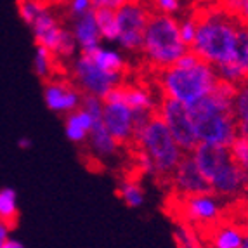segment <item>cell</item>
I'll return each mask as SVG.
<instances>
[{"mask_svg":"<svg viewBox=\"0 0 248 248\" xmlns=\"http://www.w3.org/2000/svg\"><path fill=\"white\" fill-rule=\"evenodd\" d=\"M238 85L217 80L212 92L189 106L198 142L229 146L238 136V122L232 111Z\"/></svg>","mask_w":248,"mask_h":248,"instance_id":"6da1fadb","label":"cell"},{"mask_svg":"<svg viewBox=\"0 0 248 248\" xmlns=\"http://www.w3.org/2000/svg\"><path fill=\"white\" fill-rule=\"evenodd\" d=\"M219 77L210 62L187 50L174 66L156 71V89L163 97L181 101L186 106L208 95Z\"/></svg>","mask_w":248,"mask_h":248,"instance_id":"7a4b0ae2","label":"cell"},{"mask_svg":"<svg viewBox=\"0 0 248 248\" xmlns=\"http://www.w3.org/2000/svg\"><path fill=\"white\" fill-rule=\"evenodd\" d=\"M195 14L198 28L189 50L212 66L228 62L234 52L240 21L217 4Z\"/></svg>","mask_w":248,"mask_h":248,"instance_id":"3957f363","label":"cell"},{"mask_svg":"<svg viewBox=\"0 0 248 248\" xmlns=\"http://www.w3.org/2000/svg\"><path fill=\"white\" fill-rule=\"evenodd\" d=\"M189 50L179 33V19L172 14L151 13L144 30L142 58L155 71L174 66Z\"/></svg>","mask_w":248,"mask_h":248,"instance_id":"277c9868","label":"cell"},{"mask_svg":"<svg viewBox=\"0 0 248 248\" xmlns=\"http://www.w3.org/2000/svg\"><path fill=\"white\" fill-rule=\"evenodd\" d=\"M132 146L142 149L153 160L156 170L155 179L165 182L169 187L170 175L174 174L175 167L186 153L182 151V148L177 144L174 136L170 134L167 125L156 113L136 132Z\"/></svg>","mask_w":248,"mask_h":248,"instance_id":"5b68a950","label":"cell"},{"mask_svg":"<svg viewBox=\"0 0 248 248\" xmlns=\"http://www.w3.org/2000/svg\"><path fill=\"white\" fill-rule=\"evenodd\" d=\"M172 202H174L172 208H175L179 215L177 220L191 224L202 232H207L215 224L220 222L226 217L228 207L231 205L215 195L214 191L186 196V198L172 196Z\"/></svg>","mask_w":248,"mask_h":248,"instance_id":"8992f818","label":"cell"},{"mask_svg":"<svg viewBox=\"0 0 248 248\" xmlns=\"http://www.w3.org/2000/svg\"><path fill=\"white\" fill-rule=\"evenodd\" d=\"M71 80L83 94H91L104 99L109 91L125 82V77L104 71L94 62V59L85 52H78L71 59L70 66Z\"/></svg>","mask_w":248,"mask_h":248,"instance_id":"52a82bcc","label":"cell"},{"mask_svg":"<svg viewBox=\"0 0 248 248\" xmlns=\"http://www.w3.org/2000/svg\"><path fill=\"white\" fill-rule=\"evenodd\" d=\"M30 28H31L37 46H44L46 49H49L58 59L71 61L80 50L73 31L62 28L56 14L50 13L49 9L44 14H40Z\"/></svg>","mask_w":248,"mask_h":248,"instance_id":"ba28073f","label":"cell"},{"mask_svg":"<svg viewBox=\"0 0 248 248\" xmlns=\"http://www.w3.org/2000/svg\"><path fill=\"white\" fill-rule=\"evenodd\" d=\"M156 115L160 116L170 134L174 136L177 144L182 148L184 153H191L198 144V137L195 132V125L191 118L189 106L181 101L170 99V97H160L156 108Z\"/></svg>","mask_w":248,"mask_h":248,"instance_id":"9c48e42d","label":"cell"},{"mask_svg":"<svg viewBox=\"0 0 248 248\" xmlns=\"http://www.w3.org/2000/svg\"><path fill=\"white\" fill-rule=\"evenodd\" d=\"M151 13L153 11H149L142 0H128L127 4L116 11L118 30H120L116 44H120L122 49L128 52H141L144 30Z\"/></svg>","mask_w":248,"mask_h":248,"instance_id":"30bf717a","label":"cell"},{"mask_svg":"<svg viewBox=\"0 0 248 248\" xmlns=\"http://www.w3.org/2000/svg\"><path fill=\"white\" fill-rule=\"evenodd\" d=\"M83 92L73 83V80L54 77L44 83L46 106L56 115H70L82 106Z\"/></svg>","mask_w":248,"mask_h":248,"instance_id":"8fae6325","label":"cell"},{"mask_svg":"<svg viewBox=\"0 0 248 248\" xmlns=\"http://www.w3.org/2000/svg\"><path fill=\"white\" fill-rule=\"evenodd\" d=\"M103 124L120 146H132L136 136V113L122 99L104 101Z\"/></svg>","mask_w":248,"mask_h":248,"instance_id":"7c38bea8","label":"cell"},{"mask_svg":"<svg viewBox=\"0 0 248 248\" xmlns=\"http://www.w3.org/2000/svg\"><path fill=\"white\" fill-rule=\"evenodd\" d=\"M169 189L170 195L177 196V198H186V196L212 191L210 184L207 182V179L203 177V174L200 172V169L196 167L195 160L189 153L182 156L179 165L175 167L174 174L170 175Z\"/></svg>","mask_w":248,"mask_h":248,"instance_id":"4fadbf2b","label":"cell"},{"mask_svg":"<svg viewBox=\"0 0 248 248\" xmlns=\"http://www.w3.org/2000/svg\"><path fill=\"white\" fill-rule=\"evenodd\" d=\"M160 94H155L144 83L124 82L116 85L109 94L104 97V101H116L122 99L132 108L136 115H155L156 113L158 103H160Z\"/></svg>","mask_w":248,"mask_h":248,"instance_id":"5bb4252c","label":"cell"},{"mask_svg":"<svg viewBox=\"0 0 248 248\" xmlns=\"http://www.w3.org/2000/svg\"><path fill=\"white\" fill-rule=\"evenodd\" d=\"M189 155L193 156L196 167L200 169L203 177L207 179V182H210L232 160L229 146L208 144V142H198Z\"/></svg>","mask_w":248,"mask_h":248,"instance_id":"9a60e30c","label":"cell"},{"mask_svg":"<svg viewBox=\"0 0 248 248\" xmlns=\"http://www.w3.org/2000/svg\"><path fill=\"white\" fill-rule=\"evenodd\" d=\"M248 228L240 222L222 219L207 232H203L208 248H240Z\"/></svg>","mask_w":248,"mask_h":248,"instance_id":"2e32d148","label":"cell"},{"mask_svg":"<svg viewBox=\"0 0 248 248\" xmlns=\"http://www.w3.org/2000/svg\"><path fill=\"white\" fill-rule=\"evenodd\" d=\"M71 31H73L77 44H78L82 52H87V50H92L97 46H101L103 38H101L99 28H97L94 9H91L89 13L82 14V16L75 17Z\"/></svg>","mask_w":248,"mask_h":248,"instance_id":"e0dca14e","label":"cell"},{"mask_svg":"<svg viewBox=\"0 0 248 248\" xmlns=\"http://www.w3.org/2000/svg\"><path fill=\"white\" fill-rule=\"evenodd\" d=\"M94 124V116L80 106L78 109H75L73 113L66 115V118H64V136L73 144L87 142L89 134H91Z\"/></svg>","mask_w":248,"mask_h":248,"instance_id":"ac0fdd59","label":"cell"},{"mask_svg":"<svg viewBox=\"0 0 248 248\" xmlns=\"http://www.w3.org/2000/svg\"><path fill=\"white\" fill-rule=\"evenodd\" d=\"M87 142H89V146H91V151L94 153V156H97V158H111V156H115V155L118 153V149H120L118 141L109 134L106 125L103 124V120L94 124L91 134H89Z\"/></svg>","mask_w":248,"mask_h":248,"instance_id":"d6986e66","label":"cell"},{"mask_svg":"<svg viewBox=\"0 0 248 248\" xmlns=\"http://www.w3.org/2000/svg\"><path fill=\"white\" fill-rule=\"evenodd\" d=\"M82 52V50H80ZM85 54H89L94 62L99 68H103L104 71H109V73L120 75L125 77V71H127V62H125L124 56H122L118 50L115 49H104V47L97 46L95 49L87 50Z\"/></svg>","mask_w":248,"mask_h":248,"instance_id":"ffe728a7","label":"cell"},{"mask_svg":"<svg viewBox=\"0 0 248 248\" xmlns=\"http://www.w3.org/2000/svg\"><path fill=\"white\" fill-rule=\"evenodd\" d=\"M116 193H118L120 200L128 208H139L144 205L146 191H144V187H142L139 177H137V174L127 175V177L122 179V181L118 182Z\"/></svg>","mask_w":248,"mask_h":248,"instance_id":"44dd1931","label":"cell"},{"mask_svg":"<svg viewBox=\"0 0 248 248\" xmlns=\"http://www.w3.org/2000/svg\"><path fill=\"white\" fill-rule=\"evenodd\" d=\"M172 238L177 248H208L203 232L182 220H175Z\"/></svg>","mask_w":248,"mask_h":248,"instance_id":"7402d4cb","label":"cell"},{"mask_svg":"<svg viewBox=\"0 0 248 248\" xmlns=\"http://www.w3.org/2000/svg\"><path fill=\"white\" fill-rule=\"evenodd\" d=\"M58 61L59 59L49 49H46L44 46H37L33 58L35 75H37L38 78L44 80V82L58 77Z\"/></svg>","mask_w":248,"mask_h":248,"instance_id":"603a6c76","label":"cell"},{"mask_svg":"<svg viewBox=\"0 0 248 248\" xmlns=\"http://www.w3.org/2000/svg\"><path fill=\"white\" fill-rule=\"evenodd\" d=\"M17 219H19L17 193L13 187H0V220L14 229Z\"/></svg>","mask_w":248,"mask_h":248,"instance_id":"cb8c5ba5","label":"cell"},{"mask_svg":"<svg viewBox=\"0 0 248 248\" xmlns=\"http://www.w3.org/2000/svg\"><path fill=\"white\" fill-rule=\"evenodd\" d=\"M95 21H97V28H99L101 38L106 42H118V17H116V11L113 9H94Z\"/></svg>","mask_w":248,"mask_h":248,"instance_id":"d4e9b609","label":"cell"},{"mask_svg":"<svg viewBox=\"0 0 248 248\" xmlns=\"http://www.w3.org/2000/svg\"><path fill=\"white\" fill-rule=\"evenodd\" d=\"M229 61L241 71V75L248 82V26L240 25V28H238L234 52H232V58Z\"/></svg>","mask_w":248,"mask_h":248,"instance_id":"484cf974","label":"cell"},{"mask_svg":"<svg viewBox=\"0 0 248 248\" xmlns=\"http://www.w3.org/2000/svg\"><path fill=\"white\" fill-rule=\"evenodd\" d=\"M47 5L44 0H17V11H19L21 19L25 21L26 25L31 26L37 21L40 14L47 11Z\"/></svg>","mask_w":248,"mask_h":248,"instance_id":"4316f807","label":"cell"},{"mask_svg":"<svg viewBox=\"0 0 248 248\" xmlns=\"http://www.w3.org/2000/svg\"><path fill=\"white\" fill-rule=\"evenodd\" d=\"M217 5L234 16L240 25L248 26V0H217Z\"/></svg>","mask_w":248,"mask_h":248,"instance_id":"83f0119b","label":"cell"},{"mask_svg":"<svg viewBox=\"0 0 248 248\" xmlns=\"http://www.w3.org/2000/svg\"><path fill=\"white\" fill-rule=\"evenodd\" d=\"M232 111H234L236 122L248 120V82L241 83L236 89L234 99H232Z\"/></svg>","mask_w":248,"mask_h":248,"instance_id":"f1b7e54d","label":"cell"},{"mask_svg":"<svg viewBox=\"0 0 248 248\" xmlns=\"http://www.w3.org/2000/svg\"><path fill=\"white\" fill-rule=\"evenodd\" d=\"M229 151H231L232 160L245 170L248 172V141L245 137L236 136L234 141L229 144Z\"/></svg>","mask_w":248,"mask_h":248,"instance_id":"f546056e","label":"cell"},{"mask_svg":"<svg viewBox=\"0 0 248 248\" xmlns=\"http://www.w3.org/2000/svg\"><path fill=\"white\" fill-rule=\"evenodd\" d=\"M196 28H198V19H196V14H189V16H184L182 19H179V33H181L182 40L187 47L193 44L196 35Z\"/></svg>","mask_w":248,"mask_h":248,"instance_id":"4dcf8cb0","label":"cell"},{"mask_svg":"<svg viewBox=\"0 0 248 248\" xmlns=\"http://www.w3.org/2000/svg\"><path fill=\"white\" fill-rule=\"evenodd\" d=\"M82 108L85 109V111H89L92 116H94L95 122L103 120L104 99H101V97H95V95H91V94H83Z\"/></svg>","mask_w":248,"mask_h":248,"instance_id":"1f68e13d","label":"cell"},{"mask_svg":"<svg viewBox=\"0 0 248 248\" xmlns=\"http://www.w3.org/2000/svg\"><path fill=\"white\" fill-rule=\"evenodd\" d=\"M91 9H94L92 7V0H68V4H66V11L71 19L89 13Z\"/></svg>","mask_w":248,"mask_h":248,"instance_id":"d6a6232c","label":"cell"},{"mask_svg":"<svg viewBox=\"0 0 248 248\" xmlns=\"http://www.w3.org/2000/svg\"><path fill=\"white\" fill-rule=\"evenodd\" d=\"M128 0H92V7L94 9H113V11H118L122 5L127 4Z\"/></svg>","mask_w":248,"mask_h":248,"instance_id":"836d02e7","label":"cell"},{"mask_svg":"<svg viewBox=\"0 0 248 248\" xmlns=\"http://www.w3.org/2000/svg\"><path fill=\"white\" fill-rule=\"evenodd\" d=\"M11 231H13V228L0 220V248L4 247V243L9 240V234H11Z\"/></svg>","mask_w":248,"mask_h":248,"instance_id":"e575fe53","label":"cell"},{"mask_svg":"<svg viewBox=\"0 0 248 248\" xmlns=\"http://www.w3.org/2000/svg\"><path fill=\"white\" fill-rule=\"evenodd\" d=\"M238 136L245 137V139L248 141V120L238 122Z\"/></svg>","mask_w":248,"mask_h":248,"instance_id":"d590c367","label":"cell"},{"mask_svg":"<svg viewBox=\"0 0 248 248\" xmlns=\"http://www.w3.org/2000/svg\"><path fill=\"white\" fill-rule=\"evenodd\" d=\"M2 248H25V247H23V243H21V241H17V240H11V238H9V240L5 241L4 247H2Z\"/></svg>","mask_w":248,"mask_h":248,"instance_id":"8d00e7d4","label":"cell"},{"mask_svg":"<svg viewBox=\"0 0 248 248\" xmlns=\"http://www.w3.org/2000/svg\"><path fill=\"white\" fill-rule=\"evenodd\" d=\"M17 146H19L21 149H30L31 148V141H30L28 137H21L19 142H17Z\"/></svg>","mask_w":248,"mask_h":248,"instance_id":"74e56055","label":"cell"},{"mask_svg":"<svg viewBox=\"0 0 248 248\" xmlns=\"http://www.w3.org/2000/svg\"><path fill=\"white\" fill-rule=\"evenodd\" d=\"M241 202H245L248 205V174H247V186H245V195H243V200Z\"/></svg>","mask_w":248,"mask_h":248,"instance_id":"f35d334b","label":"cell"},{"mask_svg":"<svg viewBox=\"0 0 248 248\" xmlns=\"http://www.w3.org/2000/svg\"><path fill=\"white\" fill-rule=\"evenodd\" d=\"M240 248H248V231H247V234H245V240H243V245H241Z\"/></svg>","mask_w":248,"mask_h":248,"instance_id":"ab89813d","label":"cell"}]
</instances>
